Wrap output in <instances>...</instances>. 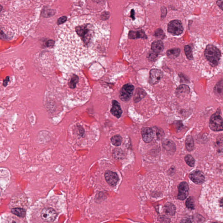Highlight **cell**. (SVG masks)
Here are the masks:
<instances>
[{
    "instance_id": "24",
    "label": "cell",
    "mask_w": 223,
    "mask_h": 223,
    "mask_svg": "<svg viewBox=\"0 0 223 223\" xmlns=\"http://www.w3.org/2000/svg\"><path fill=\"white\" fill-rule=\"evenodd\" d=\"M111 142L112 144L115 146H118L121 145L122 142V138L120 135H115L112 137L111 138Z\"/></svg>"
},
{
    "instance_id": "15",
    "label": "cell",
    "mask_w": 223,
    "mask_h": 223,
    "mask_svg": "<svg viewBox=\"0 0 223 223\" xmlns=\"http://www.w3.org/2000/svg\"><path fill=\"white\" fill-rule=\"evenodd\" d=\"M176 207L171 203H167L164 205L163 211L166 214L169 215H175L176 213Z\"/></svg>"
},
{
    "instance_id": "22",
    "label": "cell",
    "mask_w": 223,
    "mask_h": 223,
    "mask_svg": "<svg viewBox=\"0 0 223 223\" xmlns=\"http://www.w3.org/2000/svg\"><path fill=\"white\" fill-rule=\"evenodd\" d=\"M11 212L13 214L19 217H24L26 214V211L22 208H14L11 210Z\"/></svg>"
},
{
    "instance_id": "10",
    "label": "cell",
    "mask_w": 223,
    "mask_h": 223,
    "mask_svg": "<svg viewBox=\"0 0 223 223\" xmlns=\"http://www.w3.org/2000/svg\"><path fill=\"white\" fill-rule=\"evenodd\" d=\"M191 180L196 184H201L205 180L203 173L200 170H196L191 173L189 175Z\"/></svg>"
},
{
    "instance_id": "35",
    "label": "cell",
    "mask_w": 223,
    "mask_h": 223,
    "mask_svg": "<svg viewBox=\"0 0 223 223\" xmlns=\"http://www.w3.org/2000/svg\"><path fill=\"white\" fill-rule=\"evenodd\" d=\"M216 223V222H213V223Z\"/></svg>"
},
{
    "instance_id": "16",
    "label": "cell",
    "mask_w": 223,
    "mask_h": 223,
    "mask_svg": "<svg viewBox=\"0 0 223 223\" xmlns=\"http://www.w3.org/2000/svg\"><path fill=\"white\" fill-rule=\"evenodd\" d=\"M128 38L130 39H137L139 38L146 39L147 37L143 31L140 30L137 32L130 31L128 34Z\"/></svg>"
},
{
    "instance_id": "33",
    "label": "cell",
    "mask_w": 223,
    "mask_h": 223,
    "mask_svg": "<svg viewBox=\"0 0 223 223\" xmlns=\"http://www.w3.org/2000/svg\"><path fill=\"white\" fill-rule=\"evenodd\" d=\"M66 20V17H61V18L59 19V20H58V23H59L60 24H62V23H63V22L65 21Z\"/></svg>"
},
{
    "instance_id": "18",
    "label": "cell",
    "mask_w": 223,
    "mask_h": 223,
    "mask_svg": "<svg viewBox=\"0 0 223 223\" xmlns=\"http://www.w3.org/2000/svg\"><path fill=\"white\" fill-rule=\"evenodd\" d=\"M145 95L146 93L143 89L140 88L137 89L134 96V101L135 102H138L145 97Z\"/></svg>"
},
{
    "instance_id": "25",
    "label": "cell",
    "mask_w": 223,
    "mask_h": 223,
    "mask_svg": "<svg viewBox=\"0 0 223 223\" xmlns=\"http://www.w3.org/2000/svg\"><path fill=\"white\" fill-rule=\"evenodd\" d=\"M184 52L187 58L189 60H192L193 58V54H192V48L191 46L189 45H186L184 47Z\"/></svg>"
},
{
    "instance_id": "8",
    "label": "cell",
    "mask_w": 223,
    "mask_h": 223,
    "mask_svg": "<svg viewBox=\"0 0 223 223\" xmlns=\"http://www.w3.org/2000/svg\"><path fill=\"white\" fill-rule=\"evenodd\" d=\"M163 74L162 71L158 69H153L149 73V83L151 85L158 83L162 79Z\"/></svg>"
},
{
    "instance_id": "28",
    "label": "cell",
    "mask_w": 223,
    "mask_h": 223,
    "mask_svg": "<svg viewBox=\"0 0 223 223\" xmlns=\"http://www.w3.org/2000/svg\"><path fill=\"white\" fill-rule=\"evenodd\" d=\"M158 54L156 53H155L152 51L151 52H149V53L147 58H148V60L151 61H155L158 58Z\"/></svg>"
},
{
    "instance_id": "29",
    "label": "cell",
    "mask_w": 223,
    "mask_h": 223,
    "mask_svg": "<svg viewBox=\"0 0 223 223\" xmlns=\"http://www.w3.org/2000/svg\"><path fill=\"white\" fill-rule=\"evenodd\" d=\"M155 36L157 38H160V39H163L165 37V34L163 32V31L160 28L156 30L155 32Z\"/></svg>"
},
{
    "instance_id": "12",
    "label": "cell",
    "mask_w": 223,
    "mask_h": 223,
    "mask_svg": "<svg viewBox=\"0 0 223 223\" xmlns=\"http://www.w3.org/2000/svg\"><path fill=\"white\" fill-rule=\"evenodd\" d=\"M105 177L107 182L110 185L114 186L119 180L118 176L116 173L111 171H107L105 174Z\"/></svg>"
},
{
    "instance_id": "7",
    "label": "cell",
    "mask_w": 223,
    "mask_h": 223,
    "mask_svg": "<svg viewBox=\"0 0 223 223\" xmlns=\"http://www.w3.org/2000/svg\"><path fill=\"white\" fill-rule=\"evenodd\" d=\"M41 218L45 221L52 222L55 220L57 216V213L52 208H45L41 212Z\"/></svg>"
},
{
    "instance_id": "17",
    "label": "cell",
    "mask_w": 223,
    "mask_h": 223,
    "mask_svg": "<svg viewBox=\"0 0 223 223\" xmlns=\"http://www.w3.org/2000/svg\"><path fill=\"white\" fill-rule=\"evenodd\" d=\"M185 146L187 150L191 152L194 150V145L193 137L191 135L187 136L185 141Z\"/></svg>"
},
{
    "instance_id": "4",
    "label": "cell",
    "mask_w": 223,
    "mask_h": 223,
    "mask_svg": "<svg viewBox=\"0 0 223 223\" xmlns=\"http://www.w3.org/2000/svg\"><path fill=\"white\" fill-rule=\"evenodd\" d=\"M209 127L213 131L223 130V120L219 112H217L212 115L209 121Z\"/></svg>"
},
{
    "instance_id": "26",
    "label": "cell",
    "mask_w": 223,
    "mask_h": 223,
    "mask_svg": "<svg viewBox=\"0 0 223 223\" xmlns=\"http://www.w3.org/2000/svg\"><path fill=\"white\" fill-rule=\"evenodd\" d=\"M185 161L187 164L191 167H194L195 164V160L194 158L191 155H187L185 157Z\"/></svg>"
},
{
    "instance_id": "31",
    "label": "cell",
    "mask_w": 223,
    "mask_h": 223,
    "mask_svg": "<svg viewBox=\"0 0 223 223\" xmlns=\"http://www.w3.org/2000/svg\"><path fill=\"white\" fill-rule=\"evenodd\" d=\"M78 129H79V132H80V133L81 134V135L82 136V137H84V134H85V131L84 129V128H82V127H81V126H79V127H78Z\"/></svg>"
},
{
    "instance_id": "30",
    "label": "cell",
    "mask_w": 223,
    "mask_h": 223,
    "mask_svg": "<svg viewBox=\"0 0 223 223\" xmlns=\"http://www.w3.org/2000/svg\"><path fill=\"white\" fill-rule=\"evenodd\" d=\"M193 217L191 216L187 217L183 219L180 223H192L193 221Z\"/></svg>"
},
{
    "instance_id": "11",
    "label": "cell",
    "mask_w": 223,
    "mask_h": 223,
    "mask_svg": "<svg viewBox=\"0 0 223 223\" xmlns=\"http://www.w3.org/2000/svg\"><path fill=\"white\" fill-rule=\"evenodd\" d=\"M142 135L145 143H150L154 137V133L152 128L145 127L142 129Z\"/></svg>"
},
{
    "instance_id": "2",
    "label": "cell",
    "mask_w": 223,
    "mask_h": 223,
    "mask_svg": "<svg viewBox=\"0 0 223 223\" xmlns=\"http://www.w3.org/2000/svg\"><path fill=\"white\" fill-rule=\"evenodd\" d=\"M207 203L212 217L223 221V192L209 194Z\"/></svg>"
},
{
    "instance_id": "23",
    "label": "cell",
    "mask_w": 223,
    "mask_h": 223,
    "mask_svg": "<svg viewBox=\"0 0 223 223\" xmlns=\"http://www.w3.org/2000/svg\"><path fill=\"white\" fill-rule=\"evenodd\" d=\"M190 91V88L186 85H182L179 86V87L177 88V94H181L182 93L188 94L189 93Z\"/></svg>"
},
{
    "instance_id": "27",
    "label": "cell",
    "mask_w": 223,
    "mask_h": 223,
    "mask_svg": "<svg viewBox=\"0 0 223 223\" xmlns=\"http://www.w3.org/2000/svg\"><path fill=\"white\" fill-rule=\"evenodd\" d=\"M186 205L188 208L191 209V210H194L195 208V205H194V202L193 197L190 196L187 200Z\"/></svg>"
},
{
    "instance_id": "5",
    "label": "cell",
    "mask_w": 223,
    "mask_h": 223,
    "mask_svg": "<svg viewBox=\"0 0 223 223\" xmlns=\"http://www.w3.org/2000/svg\"><path fill=\"white\" fill-rule=\"evenodd\" d=\"M134 87L133 85L127 84L124 85L120 91V98L123 101H129L133 94Z\"/></svg>"
},
{
    "instance_id": "1",
    "label": "cell",
    "mask_w": 223,
    "mask_h": 223,
    "mask_svg": "<svg viewBox=\"0 0 223 223\" xmlns=\"http://www.w3.org/2000/svg\"><path fill=\"white\" fill-rule=\"evenodd\" d=\"M95 36L93 25L82 17L72 19L61 27L56 47L58 62L66 68L82 65Z\"/></svg>"
},
{
    "instance_id": "34",
    "label": "cell",
    "mask_w": 223,
    "mask_h": 223,
    "mask_svg": "<svg viewBox=\"0 0 223 223\" xmlns=\"http://www.w3.org/2000/svg\"><path fill=\"white\" fill-rule=\"evenodd\" d=\"M135 12L134 11L133 9H132L131 11V17L132 18L133 20H134L135 18Z\"/></svg>"
},
{
    "instance_id": "13",
    "label": "cell",
    "mask_w": 223,
    "mask_h": 223,
    "mask_svg": "<svg viewBox=\"0 0 223 223\" xmlns=\"http://www.w3.org/2000/svg\"><path fill=\"white\" fill-rule=\"evenodd\" d=\"M112 107L111 109L112 114L118 118L120 117L122 113V110L120 103L116 100H112Z\"/></svg>"
},
{
    "instance_id": "20",
    "label": "cell",
    "mask_w": 223,
    "mask_h": 223,
    "mask_svg": "<svg viewBox=\"0 0 223 223\" xmlns=\"http://www.w3.org/2000/svg\"><path fill=\"white\" fill-rule=\"evenodd\" d=\"M214 92L217 96H222L223 95V80H221L215 85Z\"/></svg>"
},
{
    "instance_id": "19",
    "label": "cell",
    "mask_w": 223,
    "mask_h": 223,
    "mask_svg": "<svg viewBox=\"0 0 223 223\" xmlns=\"http://www.w3.org/2000/svg\"><path fill=\"white\" fill-rule=\"evenodd\" d=\"M163 146L166 150L170 152H175L176 150V146L174 142L170 140H166L163 142Z\"/></svg>"
},
{
    "instance_id": "21",
    "label": "cell",
    "mask_w": 223,
    "mask_h": 223,
    "mask_svg": "<svg viewBox=\"0 0 223 223\" xmlns=\"http://www.w3.org/2000/svg\"><path fill=\"white\" fill-rule=\"evenodd\" d=\"M180 53V49L174 48L168 50L166 53V55L168 57L170 58H177L179 56Z\"/></svg>"
},
{
    "instance_id": "14",
    "label": "cell",
    "mask_w": 223,
    "mask_h": 223,
    "mask_svg": "<svg viewBox=\"0 0 223 223\" xmlns=\"http://www.w3.org/2000/svg\"><path fill=\"white\" fill-rule=\"evenodd\" d=\"M151 49L153 52L159 54L161 53L164 49L163 43L160 40L154 41L151 44Z\"/></svg>"
},
{
    "instance_id": "6",
    "label": "cell",
    "mask_w": 223,
    "mask_h": 223,
    "mask_svg": "<svg viewBox=\"0 0 223 223\" xmlns=\"http://www.w3.org/2000/svg\"><path fill=\"white\" fill-rule=\"evenodd\" d=\"M168 32L173 35H179L183 31L182 22L179 20H174L168 24Z\"/></svg>"
},
{
    "instance_id": "32",
    "label": "cell",
    "mask_w": 223,
    "mask_h": 223,
    "mask_svg": "<svg viewBox=\"0 0 223 223\" xmlns=\"http://www.w3.org/2000/svg\"><path fill=\"white\" fill-rule=\"evenodd\" d=\"M217 4L218 5L219 7H220L221 9L223 10V1H218L217 2Z\"/></svg>"
},
{
    "instance_id": "9",
    "label": "cell",
    "mask_w": 223,
    "mask_h": 223,
    "mask_svg": "<svg viewBox=\"0 0 223 223\" xmlns=\"http://www.w3.org/2000/svg\"><path fill=\"white\" fill-rule=\"evenodd\" d=\"M178 197L180 200H184L187 198L189 194L188 185L187 182H181L178 187Z\"/></svg>"
},
{
    "instance_id": "3",
    "label": "cell",
    "mask_w": 223,
    "mask_h": 223,
    "mask_svg": "<svg viewBox=\"0 0 223 223\" xmlns=\"http://www.w3.org/2000/svg\"><path fill=\"white\" fill-rule=\"evenodd\" d=\"M204 56L210 65L214 67L217 65L220 60V51L216 47L208 44L204 51Z\"/></svg>"
}]
</instances>
